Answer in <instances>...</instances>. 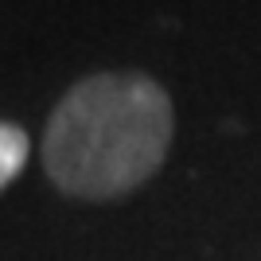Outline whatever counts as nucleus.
Listing matches in <instances>:
<instances>
[{"label": "nucleus", "instance_id": "1", "mask_svg": "<svg viewBox=\"0 0 261 261\" xmlns=\"http://www.w3.org/2000/svg\"><path fill=\"white\" fill-rule=\"evenodd\" d=\"M168 90L137 70L90 74L63 94L43 133V172L63 195L106 203L148 184L168 160Z\"/></svg>", "mask_w": 261, "mask_h": 261}, {"label": "nucleus", "instance_id": "2", "mask_svg": "<svg viewBox=\"0 0 261 261\" xmlns=\"http://www.w3.org/2000/svg\"><path fill=\"white\" fill-rule=\"evenodd\" d=\"M28 152H32L28 133H23L20 125H12V121H0V191L23 172Z\"/></svg>", "mask_w": 261, "mask_h": 261}]
</instances>
